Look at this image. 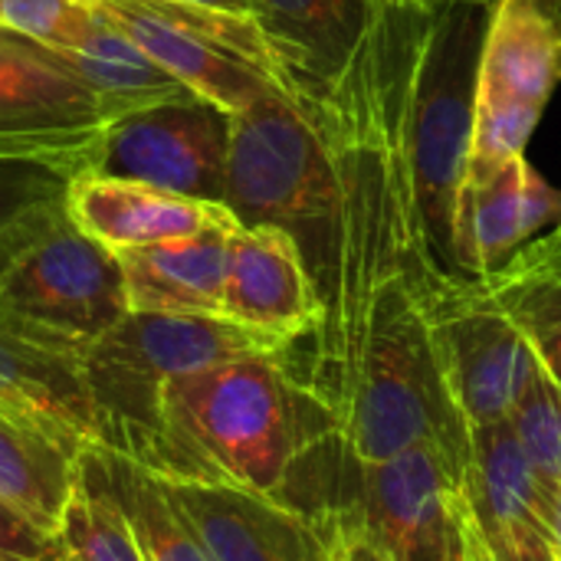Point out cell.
I'll list each match as a JSON object with an SVG mask.
<instances>
[{"label": "cell", "instance_id": "17", "mask_svg": "<svg viewBox=\"0 0 561 561\" xmlns=\"http://www.w3.org/2000/svg\"><path fill=\"white\" fill-rule=\"evenodd\" d=\"M92 7L131 36L164 72H171L194 95L227 108L230 115L243 112L273 89H283L266 69L233 53L204 30H194L171 13L145 0H92Z\"/></svg>", "mask_w": 561, "mask_h": 561}, {"label": "cell", "instance_id": "20", "mask_svg": "<svg viewBox=\"0 0 561 561\" xmlns=\"http://www.w3.org/2000/svg\"><path fill=\"white\" fill-rule=\"evenodd\" d=\"M46 53L99 99L108 122H115L128 112L168 102V99L194 95L171 72H164L131 36H125L118 26H112L99 10H95L92 30L76 46L46 49Z\"/></svg>", "mask_w": 561, "mask_h": 561}, {"label": "cell", "instance_id": "9", "mask_svg": "<svg viewBox=\"0 0 561 561\" xmlns=\"http://www.w3.org/2000/svg\"><path fill=\"white\" fill-rule=\"evenodd\" d=\"M401 0H250L279 85L319 112L342 95L381 46Z\"/></svg>", "mask_w": 561, "mask_h": 561}, {"label": "cell", "instance_id": "34", "mask_svg": "<svg viewBox=\"0 0 561 561\" xmlns=\"http://www.w3.org/2000/svg\"><path fill=\"white\" fill-rule=\"evenodd\" d=\"M184 3H201V7L230 10V13H250V0H184Z\"/></svg>", "mask_w": 561, "mask_h": 561}, {"label": "cell", "instance_id": "25", "mask_svg": "<svg viewBox=\"0 0 561 561\" xmlns=\"http://www.w3.org/2000/svg\"><path fill=\"white\" fill-rule=\"evenodd\" d=\"M516 440L542 483L552 490L561 483V388L539 368L533 385L526 388L523 401L510 417Z\"/></svg>", "mask_w": 561, "mask_h": 561}, {"label": "cell", "instance_id": "14", "mask_svg": "<svg viewBox=\"0 0 561 561\" xmlns=\"http://www.w3.org/2000/svg\"><path fill=\"white\" fill-rule=\"evenodd\" d=\"M161 483L210 561H329L322 529L283 500L220 483Z\"/></svg>", "mask_w": 561, "mask_h": 561}, {"label": "cell", "instance_id": "21", "mask_svg": "<svg viewBox=\"0 0 561 561\" xmlns=\"http://www.w3.org/2000/svg\"><path fill=\"white\" fill-rule=\"evenodd\" d=\"M79 467L118 503L145 561H210L194 529L168 500L164 483L154 470L108 447L82 450Z\"/></svg>", "mask_w": 561, "mask_h": 561}, {"label": "cell", "instance_id": "33", "mask_svg": "<svg viewBox=\"0 0 561 561\" xmlns=\"http://www.w3.org/2000/svg\"><path fill=\"white\" fill-rule=\"evenodd\" d=\"M440 561H467V556H463V536H460V503H457V529H454L450 546H447V552L440 556Z\"/></svg>", "mask_w": 561, "mask_h": 561}, {"label": "cell", "instance_id": "19", "mask_svg": "<svg viewBox=\"0 0 561 561\" xmlns=\"http://www.w3.org/2000/svg\"><path fill=\"white\" fill-rule=\"evenodd\" d=\"M240 224L214 227L197 237L122 250L128 312H197L220 316L230 233Z\"/></svg>", "mask_w": 561, "mask_h": 561}, {"label": "cell", "instance_id": "2", "mask_svg": "<svg viewBox=\"0 0 561 561\" xmlns=\"http://www.w3.org/2000/svg\"><path fill=\"white\" fill-rule=\"evenodd\" d=\"M463 470L434 444L362 460L332 431L299 457L279 500L306 513L325 539L355 533L391 561H440L457 529Z\"/></svg>", "mask_w": 561, "mask_h": 561}, {"label": "cell", "instance_id": "23", "mask_svg": "<svg viewBox=\"0 0 561 561\" xmlns=\"http://www.w3.org/2000/svg\"><path fill=\"white\" fill-rule=\"evenodd\" d=\"M56 536L72 561H145L125 513L82 467Z\"/></svg>", "mask_w": 561, "mask_h": 561}, {"label": "cell", "instance_id": "15", "mask_svg": "<svg viewBox=\"0 0 561 561\" xmlns=\"http://www.w3.org/2000/svg\"><path fill=\"white\" fill-rule=\"evenodd\" d=\"M460 493L490 561H559L546 526V490L510 421L470 434Z\"/></svg>", "mask_w": 561, "mask_h": 561}, {"label": "cell", "instance_id": "13", "mask_svg": "<svg viewBox=\"0 0 561 561\" xmlns=\"http://www.w3.org/2000/svg\"><path fill=\"white\" fill-rule=\"evenodd\" d=\"M561 220V191L552 187L526 154L493 168H470L457 197L454 256L463 279L503 270L526 243Z\"/></svg>", "mask_w": 561, "mask_h": 561}, {"label": "cell", "instance_id": "1", "mask_svg": "<svg viewBox=\"0 0 561 561\" xmlns=\"http://www.w3.org/2000/svg\"><path fill=\"white\" fill-rule=\"evenodd\" d=\"M332 431L335 414L286 368L283 352L243 355L164 385L141 467L279 500L299 457Z\"/></svg>", "mask_w": 561, "mask_h": 561}, {"label": "cell", "instance_id": "31", "mask_svg": "<svg viewBox=\"0 0 561 561\" xmlns=\"http://www.w3.org/2000/svg\"><path fill=\"white\" fill-rule=\"evenodd\" d=\"M460 536H463L467 561H490V552H486V546H483V539L477 533V523H473V516H470V510L463 503V493H460Z\"/></svg>", "mask_w": 561, "mask_h": 561}, {"label": "cell", "instance_id": "7", "mask_svg": "<svg viewBox=\"0 0 561 561\" xmlns=\"http://www.w3.org/2000/svg\"><path fill=\"white\" fill-rule=\"evenodd\" d=\"M561 82V0H496L480 53L470 168L526 154Z\"/></svg>", "mask_w": 561, "mask_h": 561}, {"label": "cell", "instance_id": "26", "mask_svg": "<svg viewBox=\"0 0 561 561\" xmlns=\"http://www.w3.org/2000/svg\"><path fill=\"white\" fill-rule=\"evenodd\" d=\"M72 174L69 168L43 161H0V266L23 224L66 201Z\"/></svg>", "mask_w": 561, "mask_h": 561}, {"label": "cell", "instance_id": "29", "mask_svg": "<svg viewBox=\"0 0 561 561\" xmlns=\"http://www.w3.org/2000/svg\"><path fill=\"white\" fill-rule=\"evenodd\" d=\"M500 276H539V279H552L561 286V220L552 227V233L536 237L533 243H526L503 270H496ZM493 276V273H490Z\"/></svg>", "mask_w": 561, "mask_h": 561}, {"label": "cell", "instance_id": "22", "mask_svg": "<svg viewBox=\"0 0 561 561\" xmlns=\"http://www.w3.org/2000/svg\"><path fill=\"white\" fill-rule=\"evenodd\" d=\"M79 457L39 427L0 411V496L43 533H59Z\"/></svg>", "mask_w": 561, "mask_h": 561}, {"label": "cell", "instance_id": "6", "mask_svg": "<svg viewBox=\"0 0 561 561\" xmlns=\"http://www.w3.org/2000/svg\"><path fill=\"white\" fill-rule=\"evenodd\" d=\"M0 309L85 355L128 312L118 253L76 227L66 201L53 204L16 233L0 266Z\"/></svg>", "mask_w": 561, "mask_h": 561}, {"label": "cell", "instance_id": "8", "mask_svg": "<svg viewBox=\"0 0 561 561\" xmlns=\"http://www.w3.org/2000/svg\"><path fill=\"white\" fill-rule=\"evenodd\" d=\"M431 335L447 394L470 434L510 421L542 368L523 329L473 279H434Z\"/></svg>", "mask_w": 561, "mask_h": 561}, {"label": "cell", "instance_id": "11", "mask_svg": "<svg viewBox=\"0 0 561 561\" xmlns=\"http://www.w3.org/2000/svg\"><path fill=\"white\" fill-rule=\"evenodd\" d=\"M105 125L99 99L43 46L0 30V161L85 171Z\"/></svg>", "mask_w": 561, "mask_h": 561}, {"label": "cell", "instance_id": "27", "mask_svg": "<svg viewBox=\"0 0 561 561\" xmlns=\"http://www.w3.org/2000/svg\"><path fill=\"white\" fill-rule=\"evenodd\" d=\"M95 23L92 0H0V30L43 49L76 46Z\"/></svg>", "mask_w": 561, "mask_h": 561}, {"label": "cell", "instance_id": "28", "mask_svg": "<svg viewBox=\"0 0 561 561\" xmlns=\"http://www.w3.org/2000/svg\"><path fill=\"white\" fill-rule=\"evenodd\" d=\"M62 556L59 536L43 533L0 496V561H56Z\"/></svg>", "mask_w": 561, "mask_h": 561}, {"label": "cell", "instance_id": "24", "mask_svg": "<svg viewBox=\"0 0 561 561\" xmlns=\"http://www.w3.org/2000/svg\"><path fill=\"white\" fill-rule=\"evenodd\" d=\"M529 339L542 371L561 388V286L539 276L473 279Z\"/></svg>", "mask_w": 561, "mask_h": 561}, {"label": "cell", "instance_id": "35", "mask_svg": "<svg viewBox=\"0 0 561 561\" xmlns=\"http://www.w3.org/2000/svg\"><path fill=\"white\" fill-rule=\"evenodd\" d=\"M56 561H72V559H69V556H62V559H56Z\"/></svg>", "mask_w": 561, "mask_h": 561}, {"label": "cell", "instance_id": "5", "mask_svg": "<svg viewBox=\"0 0 561 561\" xmlns=\"http://www.w3.org/2000/svg\"><path fill=\"white\" fill-rule=\"evenodd\" d=\"M335 201L332 138L286 89L233 115L224 207L240 227H283L302 243L325 224Z\"/></svg>", "mask_w": 561, "mask_h": 561}, {"label": "cell", "instance_id": "16", "mask_svg": "<svg viewBox=\"0 0 561 561\" xmlns=\"http://www.w3.org/2000/svg\"><path fill=\"white\" fill-rule=\"evenodd\" d=\"M220 316L286 345L312 329L319 296L289 230L237 227L230 233Z\"/></svg>", "mask_w": 561, "mask_h": 561}, {"label": "cell", "instance_id": "36", "mask_svg": "<svg viewBox=\"0 0 561 561\" xmlns=\"http://www.w3.org/2000/svg\"><path fill=\"white\" fill-rule=\"evenodd\" d=\"M559 561H561V556H559Z\"/></svg>", "mask_w": 561, "mask_h": 561}, {"label": "cell", "instance_id": "12", "mask_svg": "<svg viewBox=\"0 0 561 561\" xmlns=\"http://www.w3.org/2000/svg\"><path fill=\"white\" fill-rule=\"evenodd\" d=\"M0 411L39 427L76 457L102 447L82 352L0 309Z\"/></svg>", "mask_w": 561, "mask_h": 561}, {"label": "cell", "instance_id": "3", "mask_svg": "<svg viewBox=\"0 0 561 561\" xmlns=\"http://www.w3.org/2000/svg\"><path fill=\"white\" fill-rule=\"evenodd\" d=\"M496 0H431L404 118L414 227L427 263L463 279L454 256L457 197L470 161L480 53Z\"/></svg>", "mask_w": 561, "mask_h": 561}, {"label": "cell", "instance_id": "18", "mask_svg": "<svg viewBox=\"0 0 561 561\" xmlns=\"http://www.w3.org/2000/svg\"><path fill=\"white\" fill-rule=\"evenodd\" d=\"M66 214L76 227L115 253L237 224L224 204L168 194L141 181L112 178L89 168L69 178Z\"/></svg>", "mask_w": 561, "mask_h": 561}, {"label": "cell", "instance_id": "4", "mask_svg": "<svg viewBox=\"0 0 561 561\" xmlns=\"http://www.w3.org/2000/svg\"><path fill=\"white\" fill-rule=\"evenodd\" d=\"M283 348L286 342L243 329L224 316L125 312L82 355L102 447L145 463L158 434L161 394L168 381L220 362Z\"/></svg>", "mask_w": 561, "mask_h": 561}, {"label": "cell", "instance_id": "30", "mask_svg": "<svg viewBox=\"0 0 561 561\" xmlns=\"http://www.w3.org/2000/svg\"><path fill=\"white\" fill-rule=\"evenodd\" d=\"M329 561H391L375 542L355 533H339L329 539Z\"/></svg>", "mask_w": 561, "mask_h": 561}, {"label": "cell", "instance_id": "10", "mask_svg": "<svg viewBox=\"0 0 561 561\" xmlns=\"http://www.w3.org/2000/svg\"><path fill=\"white\" fill-rule=\"evenodd\" d=\"M233 115L201 95L168 99L105 125L89 171L224 204Z\"/></svg>", "mask_w": 561, "mask_h": 561}, {"label": "cell", "instance_id": "32", "mask_svg": "<svg viewBox=\"0 0 561 561\" xmlns=\"http://www.w3.org/2000/svg\"><path fill=\"white\" fill-rule=\"evenodd\" d=\"M546 526H549V536H552V546L561 556V483L546 490Z\"/></svg>", "mask_w": 561, "mask_h": 561}]
</instances>
